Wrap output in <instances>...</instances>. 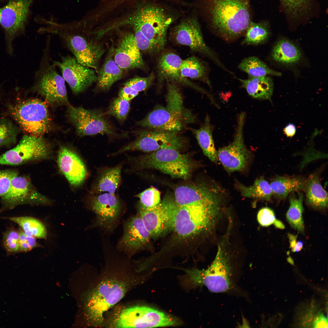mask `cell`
<instances>
[{
  "label": "cell",
  "instance_id": "obj_1",
  "mask_svg": "<svg viewBox=\"0 0 328 328\" xmlns=\"http://www.w3.org/2000/svg\"><path fill=\"white\" fill-rule=\"evenodd\" d=\"M195 4L212 32L227 41L244 36L252 21L250 0H196Z\"/></svg>",
  "mask_w": 328,
  "mask_h": 328
},
{
  "label": "cell",
  "instance_id": "obj_2",
  "mask_svg": "<svg viewBox=\"0 0 328 328\" xmlns=\"http://www.w3.org/2000/svg\"><path fill=\"white\" fill-rule=\"evenodd\" d=\"M43 22L46 26L40 28L39 33L56 35L79 63L97 71L99 62L104 50L88 37L82 21L59 23L51 19Z\"/></svg>",
  "mask_w": 328,
  "mask_h": 328
},
{
  "label": "cell",
  "instance_id": "obj_3",
  "mask_svg": "<svg viewBox=\"0 0 328 328\" xmlns=\"http://www.w3.org/2000/svg\"><path fill=\"white\" fill-rule=\"evenodd\" d=\"M179 16L175 10L155 2L143 5L128 18L114 26L131 25L139 29L160 51L166 43L169 27Z\"/></svg>",
  "mask_w": 328,
  "mask_h": 328
},
{
  "label": "cell",
  "instance_id": "obj_4",
  "mask_svg": "<svg viewBox=\"0 0 328 328\" xmlns=\"http://www.w3.org/2000/svg\"><path fill=\"white\" fill-rule=\"evenodd\" d=\"M225 203L186 206H179L176 203L173 211L172 230L184 238L211 231L217 223Z\"/></svg>",
  "mask_w": 328,
  "mask_h": 328
},
{
  "label": "cell",
  "instance_id": "obj_5",
  "mask_svg": "<svg viewBox=\"0 0 328 328\" xmlns=\"http://www.w3.org/2000/svg\"><path fill=\"white\" fill-rule=\"evenodd\" d=\"M130 161L134 170L154 169L172 178L185 180L190 177L199 165L189 154L169 148L147 153L132 158Z\"/></svg>",
  "mask_w": 328,
  "mask_h": 328
},
{
  "label": "cell",
  "instance_id": "obj_6",
  "mask_svg": "<svg viewBox=\"0 0 328 328\" xmlns=\"http://www.w3.org/2000/svg\"><path fill=\"white\" fill-rule=\"evenodd\" d=\"M51 37L47 35L39 66L34 77V82L26 92L38 93L45 101L53 106L70 104L65 80L56 70L50 55Z\"/></svg>",
  "mask_w": 328,
  "mask_h": 328
},
{
  "label": "cell",
  "instance_id": "obj_7",
  "mask_svg": "<svg viewBox=\"0 0 328 328\" xmlns=\"http://www.w3.org/2000/svg\"><path fill=\"white\" fill-rule=\"evenodd\" d=\"M47 104L39 99H24L18 96L7 104V112L21 130L29 135L42 136L51 128Z\"/></svg>",
  "mask_w": 328,
  "mask_h": 328
},
{
  "label": "cell",
  "instance_id": "obj_8",
  "mask_svg": "<svg viewBox=\"0 0 328 328\" xmlns=\"http://www.w3.org/2000/svg\"><path fill=\"white\" fill-rule=\"evenodd\" d=\"M230 260L224 248L219 246L215 258L207 269L187 270L186 272L194 285H204L214 293L227 292L232 286Z\"/></svg>",
  "mask_w": 328,
  "mask_h": 328
},
{
  "label": "cell",
  "instance_id": "obj_9",
  "mask_svg": "<svg viewBox=\"0 0 328 328\" xmlns=\"http://www.w3.org/2000/svg\"><path fill=\"white\" fill-rule=\"evenodd\" d=\"M133 133L135 139L113 153V155L130 151L148 153L166 148L180 151L188 144L187 139L180 133L144 128L133 132Z\"/></svg>",
  "mask_w": 328,
  "mask_h": 328
},
{
  "label": "cell",
  "instance_id": "obj_10",
  "mask_svg": "<svg viewBox=\"0 0 328 328\" xmlns=\"http://www.w3.org/2000/svg\"><path fill=\"white\" fill-rule=\"evenodd\" d=\"M52 150L42 136L25 135L17 145L0 155V165L18 166L51 158Z\"/></svg>",
  "mask_w": 328,
  "mask_h": 328
},
{
  "label": "cell",
  "instance_id": "obj_11",
  "mask_svg": "<svg viewBox=\"0 0 328 328\" xmlns=\"http://www.w3.org/2000/svg\"><path fill=\"white\" fill-rule=\"evenodd\" d=\"M227 194L225 190L211 179L179 186L173 195L177 205L186 206L225 201Z\"/></svg>",
  "mask_w": 328,
  "mask_h": 328
},
{
  "label": "cell",
  "instance_id": "obj_12",
  "mask_svg": "<svg viewBox=\"0 0 328 328\" xmlns=\"http://www.w3.org/2000/svg\"><path fill=\"white\" fill-rule=\"evenodd\" d=\"M34 0H9L2 8L0 24L4 32L7 52L11 56L13 52V40L25 33Z\"/></svg>",
  "mask_w": 328,
  "mask_h": 328
},
{
  "label": "cell",
  "instance_id": "obj_13",
  "mask_svg": "<svg viewBox=\"0 0 328 328\" xmlns=\"http://www.w3.org/2000/svg\"><path fill=\"white\" fill-rule=\"evenodd\" d=\"M124 283L109 279L101 282L93 290L88 301L89 318L95 325L99 326L103 321V314L119 302L126 290Z\"/></svg>",
  "mask_w": 328,
  "mask_h": 328
},
{
  "label": "cell",
  "instance_id": "obj_14",
  "mask_svg": "<svg viewBox=\"0 0 328 328\" xmlns=\"http://www.w3.org/2000/svg\"><path fill=\"white\" fill-rule=\"evenodd\" d=\"M67 107V116L79 136L98 134L111 137L119 136L103 112L99 110H89L70 104Z\"/></svg>",
  "mask_w": 328,
  "mask_h": 328
},
{
  "label": "cell",
  "instance_id": "obj_15",
  "mask_svg": "<svg viewBox=\"0 0 328 328\" xmlns=\"http://www.w3.org/2000/svg\"><path fill=\"white\" fill-rule=\"evenodd\" d=\"M179 323L173 317L156 309L146 306L126 308L114 320L116 328H151L175 326Z\"/></svg>",
  "mask_w": 328,
  "mask_h": 328
},
{
  "label": "cell",
  "instance_id": "obj_16",
  "mask_svg": "<svg viewBox=\"0 0 328 328\" xmlns=\"http://www.w3.org/2000/svg\"><path fill=\"white\" fill-rule=\"evenodd\" d=\"M171 35L177 43L188 46L192 50L207 56L223 70L230 72L205 43L197 15L183 18L173 28Z\"/></svg>",
  "mask_w": 328,
  "mask_h": 328
},
{
  "label": "cell",
  "instance_id": "obj_17",
  "mask_svg": "<svg viewBox=\"0 0 328 328\" xmlns=\"http://www.w3.org/2000/svg\"><path fill=\"white\" fill-rule=\"evenodd\" d=\"M244 112L240 114L233 141L217 151L218 160L228 173L243 171L247 168L251 157V152L244 141L243 128L245 120Z\"/></svg>",
  "mask_w": 328,
  "mask_h": 328
},
{
  "label": "cell",
  "instance_id": "obj_18",
  "mask_svg": "<svg viewBox=\"0 0 328 328\" xmlns=\"http://www.w3.org/2000/svg\"><path fill=\"white\" fill-rule=\"evenodd\" d=\"M1 199L5 209L24 204L49 205L52 203L50 199L37 190L29 177L19 175V173L13 177L8 192Z\"/></svg>",
  "mask_w": 328,
  "mask_h": 328
},
{
  "label": "cell",
  "instance_id": "obj_19",
  "mask_svg": "<svg viewBox=\"0 0 328 328\" xmlns=\"http://www.w3.org/2000/svg\"><path fill=\"white\" fill-rule=\"evenodd\" d=\"M175 201L174 195L167 194L155 207L146 209L138 206L139 215L151 237H159L172 230V218Z\"/></svg>",
  "mask_w": 328,
  "mask_h": 328
},
{
  "label": "cell",
  "instance_id": "obj_20",
  "mask_svg": "<svg viewBox=\"0 0 328 328\" xmlns=\"http://www.w3.org/2000/svg\"><path fill=\"white\" fill-rule=\"evenodd\" d=\"M52 61L60 69L62 76L74 94L83 92L97 81L95 71L81 65L73 56H63L60 61Z\"/></svg>",
  "mask_w": 328,
  "mask_h": 328
},
{
  "label": "cell",
  "instance_id": "obj_21",
  "mask_svg": "<svg viewBox=\"0 0 328 328\" xmlns=\"http://www.w3.org/2000/svg\"><path fill=\"white\" fill-rule=\"evenodd\" d=\"M91 194L89 206L96 215L97 225L108 231L112 230L121 212V204L118 198L108 193Z\"/></svg>",
  "mask_w": 328,
  "mask_h": 328
},
{
  "label": "cell",
  "instance_id": "obj_22",
  "mask_svg": "<svg viewBox=\"0 0 328 328\" xmlns=\"http://www.w3.org/2000/svg\"><path fill=\"white\" fill-rule=\"evenodd\" d=\"M182 60L179 56L172 52L165 53L161 55L157 63L158 90L161 89L163 82L166 80L176 85L190 87L211 99L212 96L208 92L182 76L180 66Z\"/></svg>",
  "mask_w": 328,
  "mask_h": 328
},
{
  "label": "cell",
  "instance_id": "obj_23",
  "mask_svg": "<svg viewBox=\"0 0 328 328\" xmlns=\"http://www.w3.org/2000/svg\"><path fill=\"white\" fill-rule=\"evenodd\" d=\"M136 125L144 129L180 133L187 126L166 106L158 104Z\"/></svg>",
  "mask_w": 328,
  "mask_h": 328
},
{
  "label": "cell",
  "instance_id": "obj_24",
  "mask_svg": "<svg viewBox=\"0 0 328 328\" xmlns=\"http://www.w3.org/2000/svg\"><path fill=\"white\" fill-rule=\"evenodd\" d=\"M57 163L59 168L70 184L77 187L85 181L87 174L86 166L78 154L63 145L59 149Z\"/></svg>",
  "mask_w": 328,
  "mask_h": 328
},
{
  "label": "cell",
  "instance_id": "obj_25",
  "mask_svg": "<svg viewBox=\"0 0 328 328\" xmlns=\"http://www.w3.org/2000/svg\"><path fill=\"white\" fill-rule=\"evenodd\" d=\"M114 58L122 69L145 68V63L136 44L134 35L131 32L124 34L120 38L114 50Z\"/></svg>",
  "mask_w": 328,
  "mask_h": 328
},
{
  "label": "cell",
  "instance_id": "obj_26",
  "mask_svg": "<svg viewBox=\"0 0 328 328\" xmlns=\"http://www.w3.org/2000/svg\"><path fill=\"white\" fill-rule=\"evenodd\" d=\"M151 238L139 215L131 218L125 223L120 245L125 250L134 253L146 245Z\"/></svg>",
  "mask_w": 328,
  "mask_h": 328
},
{
  "label": "cell",
  "instance_id": "obj_27",
  "mask_svg": "<svg viewBox=\"0 0 328 328\" xmlns=\"http://www.w3.org/2000/svg\"><path fill=\"white\" fill-rule=\"evenodd\" d=\"M166 82V106L176 114L187 126L195 123L196 117L191 111L185 107L182 95L177 85L168 81Z\"/></svg>",
  "mask_w": 328,
  "mask_h": 328
},
{
  "label": "cell",
  "instance_id": "obj_28",
  "mask_svg": "<svg viewBox=\"0 0 328 328\" xmlns=\"http://www.w3.org/2000/svg\"><path fill=\"white\" fill-rule=\"evenodd\" d=\"M115 61L114 50H112L106 57L103 66L98 71L96 90H109L116 82L121 79L123 71Z\"/></svg>",
  "mask_w": 328,
  "mask_h": 328
},
{
  "label": "cell",
  "instance_id": "obj_29",
  "mask_svg": "<svg viewBox=\"0 0 328 328\" xmlns=\"http://www.w3.org/2000/svg\"><path fill=\"white\" fill-rule=\"evenodd\" d=\"M188 128L195 137L204 155L211 162L217 163L218 159L212 135L214 127L209 116L206 114L203 123L199 128Z\"/></svg>",
  "mask_w": 328,
  "mask_h": 328
},
{
  "label": "cell",
  "instance_id": "obj_30",
  "mask_svg": "<svg viewBox=\"0 0 328 328\" xmlns=\"http://www.w3.org/2000/svg\"><path fill=\"white\" fill-rule=\"evenodd\" d=\"M121 165L102 170L99 173L92 187L91 194H97L107 192L115 194L121 181Z\"/></svg>",
  "mask_w": 328,
  "mask_h": 328
},
{
  "label": "cell",
  "instance_id": "obj_31",
  "mask_svg": "<svg viewBox=\"0 0 328 328\" xmlns=\"http://www.w3.org/2000/svg\"><path fill=\"white\" fill-rule=\"evenodd\" d=\"M237 79L241 82V87L244 88L251 97L260 100H271L274 84L272 78L269 75L260 77L249 76L246 79Z\"/></svg>",
  "mask_w": 328,
  "mask_h": 328
},
{
  "label": "cell",
  "instance_id": "obj_32",
  "mask_svg": "<svg viewBox=\"0 0 328 328\" xmlns=\"http://www.w3.org/2000/svg\"><path fill=\"white\" fill-rule=\"evenodd\" d=\"M305 180L299 176H277L270 183L272 195L283 199L292 192L303 191Z\"/></svg>",
  "mask_w": 328,
  "mask_h": 328
},
{
  "label": "cell",
  "instance_id": "obj_33",
  "mask_svg": "<svg viewBox=\"0 0 328 328\" xmlns=\"http://www.w3.org/2000/svg\"><path fill=\"white\" fill-rule=\"evenodd\" d=\"M308 203L316 208L321 209L328 205V195L322 186L318 176L311 174L305 180L303 191Z\"/></svg>",
  "mask_w": 328,
  "mask_h": 328
},
{
  "label": "cell",
  "instance_id": "obj_34",
  "mask_svg": "<svg viewBox=\"0 0 328 328\" xmlns=\"http://www.w3.org/2000/svg\"><path fill=\"white\" fill-rule=\"evenodd\" d=\"M272 56L277 62L289 64L298 62L301 59L302 54L298 48L292 42L282 39L274 45Z\"/></svg>",
  "mask_w": 328,
  "mask_h": 328
},
{
  "label": "cell",
  "instance_id": "obj_35",
  "mask_svg": "<svg viewBox=\"0 0 328 328\" xmlns=\"http://www.w3.org/2000/svg\"><path fill=\"white\" fill-rule=\"evenodd\" d=\"M287 19L293 21L306 19L313 7V0H280Z\"/></svg>",
  "mask_w": 328,
  "mask_h": 328
},
{
  "label": "cell",
  "instance_id": "obj_36",
  "mask_svg": "<svg viewBox=\"0 0 328 328\" xmlns=\"http://www.w3.org/2000/svg\"><path fill=\"white\" fill-rule=\"evenodd\" d=\"M234 185L244 197L268 201L272 195L270 183L263 176L257 179L253 184L249 186H245L236 180Z\"/></svg>",
  "mask_w": 328,
  "mask_h": 328
},
{
  "label": "cell",
  "instance_id": "obj_37",
  "mask_svg": "<svg viewBox=\"0 0 328 328\" xmlns=\"http://www.w3.org/2000/svg\"><path fill=\"white\" fill-rule=\"evenodd\" d=\"M182 77L198 80L206 84L211 88L207 69L204 64L195 56L190 57L183 60L180 66Z\"/></svg>",
  "mask_w": 328,
  "mask_h": 328
},
{
  "label": "cell",
  "instance_id": "obj_38",
  "mask_svg": "<svg viewBox=\"0 0 328 328\" xmlns=\"http://www.w3.org/2000/svg\"><path fill=\"white\" fill-rule=\"evenodd\" d=\"M238 68L247 73L249 76L260 77L272 75L280 76V72L270 68L265 63L255 56L243 59L238 65Z\"/></svg>",
  "mask_w": 328,
  "mask_h": 328
},
{
  "label": "cell",
  "instance_id": "obj_39",
  "mask_svg": "<svg viewBox=\"0 0 328 328\" xmlns=\"http://www.w3.org/2000/svg\"><path fill=\"white\" fill-rule=\"evenodd\" d=\"M270 34L268 22L263 20L250 22L244 35L241 44L256 45L262 43L268 38Z\"/></svg>",
  "mask_w": 328,
  "mask_h": 328
},
{
  "label": "cell",
  "instance_id": "obj_40",
  "mask_svg": "<svg viewBox=\"0 0 328 328\" xmlns=\"http://www.w3.org/2000/svg\"><path fill=\"white\" fill-rule=\"evenodd\" d=\"M7 219L17 224L27 234L38 238H46L47 236L46 228L38 220L27 216L14 217Z\"/></svg>",
  "mask_w": 328,
  "mask_h": 328
},
{
  "label": "cell",
  "instance_id": "obj_41",
  "mask_svg": "<svg viewBox=\"0 0 328 328\" xmlns=\"http://www.w3.org/2000/svg\"><path fill=\"white\" fill-rule=\"evenodd\" d=\"M292 194L289 199L290 206L286 214L287 220L294 229L302 232L304 229L302 218L303 196L300 193H298L296 196L294 193Z\"/></svg>",
  "mask_w": 328,
  "mask_h": 328
},
{
  "label": "cell",
  "instance_id": "obj_42",
  "mask_svg": "<svg viewBox=\"0 0 328 328\" xmlns=\"http://www.w3.org/2000/svg\"><path fill=\"white\" fill-rule=\"evenodd\" d=\"M21 130L9 119H0V148H9L15 144Z\"/></svg>",
  "mask_w": 328,
  "mask_h": 328
},
{
  "label": "cell",
  "instance_id": "obj_43",
  "mask_svg": "<svg viewBox=\"0 0 328 328\" xmlns=\"http://www.w3.org/2000/svg\"><path fill=\"white\" fill-rule=\"evenodd\" d=\"M130 108L129 102L118 97L110 103L106 113L119 121L123 122L128 115Z\"/></svg>",
  "mask_w": 328,
  "mask_h": 328
},
{
  "label": "cell",
  "instance_id": "obj_44",
  "mask_svg": "<svg viewBox=\"0 0 328 328\" xmlns=\"http://www.w3.org/2000/svg\"><path fill=\"white\" fill-rule=\"evenodd\" d=\"M160 195L156 188L154 187L148 188L136 195L139 199L138 206L146 209L155 207L161 202Z\"/></svg>",
  "mask_w": 328,
  "mask_h": 328
},
{
  "label": "cell",
  "instance_id": "obj_45",
  "mask_svg": "<svg viewBox=\"0 0 328 328\" xmlns=\"http://www.w3.org/2000/svg\"><path fill=\"white\" fill-rule=\"evenodd\" d=\"M133 28L135 42L140 51L150 54L157 53L160 51L155 44L145 37L139 29Z\"/></svg>",
  "mask_w": 328,
  "mask_h": 328
},
{
  "label": "cell",
  "instance_id": "obj_46",
  "mask_svg": "<svg viewBox=\"0 0 328 328\" xmlns=\"http://www.w3.org/2000/svg\"><path fill=\"white\" fill-rule=\"evenodd\" d=\"M154 78L153 73L146 77H136L127 80L124 86L130 87L139 92L149 88L152 84Z\"/></svg>",
  "mask_w": 328,
  "mask_h": 328
},
{
  "label": "cell",
  "instance_id": "obj_47",
  "mask_svg": "<svg viewBox=\"0 0 328 328\" xmlns=\"http://www.w3.org/2000/svg\"><path fill=\"white\" fill-rule=\"evenodd\" d=\"M3 243L5 249L11 253L20 251L19 232L13 229L7 231L3 237Z\"/></svg>",
  "mask_w": 328,
  "mask_h": 328
},
{
  "label": "cell",
  "instance_id": "obj_48",
  "mask_svg": "<svg viewBox=\"0 0 328 328\" xmlns=\"http://www.w3.org/2000/svg\"><path fill=\"white\" fill-rule=\"evenodd\" d=\"M257 219L258 223L262 226H268L273 224L277 226L280 222L276 220L273 211L268 207H264L259 210Z\"/></svg>",
  "mask_w": 328,
  "mask_h": 328
},
{
  "label": "cell",
  "instance_id": "obj_49",
  "mask_svg": "<svg viewBox=\"0 0 328 328\" xmlns=\"http://www.w3.org/2000/svg\"><path fill=\"white\" fill-rule=\"evenodd\" d=\"M18 173L13 169L0 170V198L8 192L13 177Z\"/></svg>",
  "mask_w": 328,
  "mask_h": 328
},
{
  "label": "cell",
  "instance_id": "obj_50",
  "mask_svg": "<svg viewBox=\"0 0 328 328\" xmlns=\"http://www.w3.org/2000/svg\"><path fill=\"white\" fill-rule=\"evenodd\" d=\"M19 232L20 251L27 252L39 247L36 238L26 234L22 229Z\"/></svg>",
  "mask_w": 328,
  "mask_h": 328
},
{
  "label": "cell",
  "instance_id": "obj_51",
  "mask_svg": "<svg viewBox=\"0 0 328 328\" xmlns=\"http://www.w3.org/2000/svg\"><path fill=\"white\" fill-rule=\"evenodd\" d=\"M139 92L130 87L124 86L118 92V97L129 102L137 96Z\"/></svg>",
  "mask_w": 328,
  "mask_h": 328
},
{
  "label": "cell",
  "instance_id": "obj_52",
  "mask_svg": "<svg viewBox=\"0 0 328 328\" xmlns=\"http://www.w3.org/2000/svg\"><path fill=\"white\" fill-rule=\"evenodd\" d=\"M290 246L293 252H298L302 249L303 243L302 241H297V236L290 234L288 235Z\"/></svg>",
  "mask_w": 328,
  "mask_h": 328
},
{
  "label": "cell",
  "instance_id": "obj_53",
  "mask_svg": "<svg viewBox=\"0 0 328 328\" xmlns=\"http://www.w3.org/2000/svg\"><path fill=\"white\" fill-rule=\"evenodd\" d=\"M313 327L316 328H327V319L323 315H319L315 319L313 323Z\"/></svg>",
  "mask_w": 328,
  "mask_h": 328
},
{
  "label": "cell",
  "instance_id": "obj_54",
  "mask_svg": "<svg viewBox=\"0 0 328 328\" xmlns=\"http://www.w3.org/2000/svg\"><path fill=\"white\" fill-rule=\"evenodd\" d=\"M283 131L284 134L287 137H292L296 134V128L295 125L292 123L287 125L283 128Z\"/></svg>",
  "mask_w": 328,
  "mask_h": 328
},
{
  "label": "cell",
  "instance_id": "obj_55",
  "mask_svg": "<svg viewBox=\"0 0 328 328\" xmlns=\"http://www.w3.org/2000/svg\"><path fill=\"white\" fill-rule=\"evenodd\" d=\"M2 85H0V101L1 100V97L2 94Z\"/></svg>",
  "mask_w": 328,
  "mask_h": 328
},
{
  "label": "cell",
  "instance_id": "obj_56",
  "mask_svg": "<svg viewBox=\"0 0 328 328\" xmlns=\"http://www.w3.org/2000/svg\"><path fill=\"white\" fill-rule=\"evenodd\" d=\"M2 8H0V24L1 17V12H2Z\"/></svg>",
  "mask_w": 328,
  "mask_h": 328
},
{
  "label": "cell",
  "instance_id": "obj_57",
  "mask_svg": "<svg viewBox=\"0 0 328 328\" xmlns=\"http://www.w3.org/2000/svg\"></svg>",
  "mask_w": 328,
  "mask_h": 328
}]
</instances>
